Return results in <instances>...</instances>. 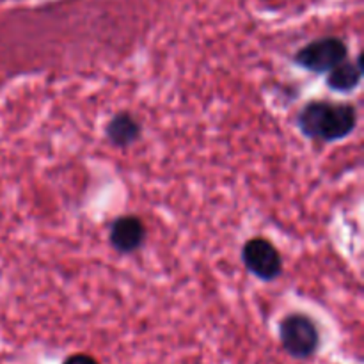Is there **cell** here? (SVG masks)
Returning <instances> with one entry per match:
<instances>
[{"label":"cell","instance_id":"obj_1","mask_svg":"<svg viewBox=\"0 0 364 364\" xmlns=\"http://www.w3.org/2000/svg\"><path fill=\"white\" fill-rule=\"evenodd\" d=\"M304 137L318 142L343 141L358 127V109L352 103L313 100L295 117Z\"/></svg>","mask_w":364,"mask_h":364},{"label":"cell","instance_id":"obj_2","mask_svg":"<svg viewBox=\"0 0 364 364\" xmlns=\"http://www.w3.org/2000/svg\"><path fill=\"white\" fill-rule=\"evenodd\" d=\"M279 341L290 358L308 361L320 348V329L311 316L290 313L279 322Z\"/></svg>","mask_w":364,"mask_h":364},{"label":"cell","instance_id":"obj_3","mask_svg":"<svg viewBox=\"0 0 364 364\" xmlns=\"http://www.w3.org/2000/svg\"><path fill=\"white\" fill-rule=\"evenodd\" d=\"M348 59L347 43L336 36H326L308 43L299 48L294 55V63L309 73H329L338 64Z\"/></svg>","mask_w":364,"mask_h":364},{"label":"cell","instance_id":"obj_4","mask_svg":"<svg viewBox=\"0 0 364 364\" xmlns=\"http://www.w3.org/2000/svg\"><path fill=\"white\" fill-rule=\"evenodd\" d=\"M242 262L247 272L263 283H272L283 274V256L265 237H252L245 242Z\"/></svg>","mask_w":364,"mask_h":364},{"label":"cell","instance_id":"obj_5","mask_svg":"<svg viewBox=\"0 0 364 364\" xmlns=\"http://www.w3.org/2000/svg\"><path fill=\"white\" fill-rule=\"evenodd\" d=\"M148 231L142 219L135 215H121L110 224L109 244L119 255H132L144 245Z\"/></svg>","mask_w":364,"mask_h":364},{"label":"cell","instance_id":"obj_6","mask_svg":"<svg viewBox=\"0 0 364 364\" xmlns=\"http://www.w3.org/2000/svg\"><path fill=\"white\" fill-rule=\"evenodd\" d=\"M142 135V124L134 114L117 112L105 127V137L114 148H128L135 144Z\"/></svg>","mask_w":364,"mask_h":364},{"label":"cell","instance_id":"obj_7","mask_svg":"<svg viewBox=\"0 0 364 364\" xmlns=\"http://www.w3.org/2000/svg\"><path fill=\"white\" fill-rule=\"evenodd\" d=\"M361 80L363 57L358 55L355 60H343L333 71H329L326 78V84L331 91H336L340 95H350L352 91H355L359 87Z\"/></svg>","mask_w":364,"mask_h":364},{"label":"cell","instance_id":"obj_8","mask_svg":"<svg viewBox=\"0 0 364 364\" xmlns=\"http://www.w3.org/2000/svg\"><path fill=\"white\" fill-rule=\"evenodd\" d=\"M63 364H100L98 359H95L89 354H73L70 358H66Z\"/></svg>","mask_w":364,"mask_h":364}]
</instances>
